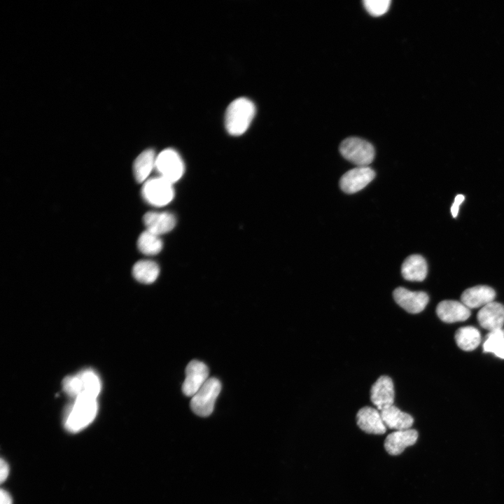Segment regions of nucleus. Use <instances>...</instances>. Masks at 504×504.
<instances>
[{
    "mask_svg": "<svg viewBox=\"0 0 504 504\" xmlns=\"http://www.w3.org/2000/svg\"><path fill=\"white\" fill-rule=\"evenodd\" d=\"M97 411V398L88 396L77 397L67 409L64 426L69 431H80L94 419Z\"/></svg>",
    "mask_w": 504,
    "mask_h": 504,
    "instance_id": "nucleus-1",
    "label": "nucleus"
},
{
    "mask_svg": "<svg viewBox=\"0 0 504 504\" xmlns=\"http://www.w3.org/2000/svg\"><path fill=\"white\" fill-rule=\"evenodd\" d=\"M255 113L253 102L246 97L232 101L227 108L225 125L227 132L234 136L244 134L248 128Z\"/></svg>",
    "mask_w": 504,
    "mask_h": 504,
    "instance_id": "nucleus-2",
    "label": "nucleus"
},
{
    "mask_svg": "<svg viewBox=\"0 0 504 504\" xmlns=\"http://www.w3.org/2000/svg\"><path fill=\"white\" fill-rule=\"evenodd\" d=\"M341 155L357 167H367L374 160L375 151L373 146L358 137H349L340 145Z\"/></svg>",
    "mask_w": 504,
    "mask_h": 504,
    "instance_id": "nucleus-3",
    "label": "nucleus"
},
{
    "mask_svg": "<svg viewBox=\"0 0 504 504\" xmlns=\"http://www.w3.org/2000/svg\"><path fill=\"white\" fill-rule=\"evenodd\" d=\"M220 391V382L215 377L209 378L191 398L190 405L192 412L200 416H209Z\"/></svg>",
    "mask_w": 504,
    "mask_h": 504,
    "instance_id": "nucleus-4",
    "label": "nucleus"
},
{
    "mask_svg": "<svg viewBox=\"0 0 504 504\" xmlns=\"http://www.w3.org/2000/svg\"><path fill=\"white\" fill-rule=\"evenodd\" d=\"M141 195L144 200L150 205L165 206L174 197L173 183L160 176L149 178L144 183Z\"/></svg>",
    "mask_w": 504,
    "mask_h": 504,
    "instance_id": "nucleus-5",
    "label": "nucleus"
},
{
    "mask_svg": "<svg viewBox=\"0 0 504 504\" xmlns=\"http://www.w3.org/2000/svg\"><path fill=\"white\" fill-rule=\"evenodd\" d=\"M160 176L174 183L184 173V163L180 155L172 148H167L156 157L155 167Z\"/></svg>",
    "mask_w": 504,
    "mask_h": 504,
    "instance_id": "nucleus-6",
    "label": "nucleus"
},
{
    "mask_svg": "<svg viewBox=\"0 0 504 504\" xmlns=\"http://www.w3.org/2000/svg\"><path fill=\"white\" fill-rule=\"evenodd\" d=\"M374 176V171L368 166L356 167L342 175L340 187L345 193L353 194L364 188Z\"/></svg>",
    "mask_w": 504,
    "mask_h": 504,
    "instance_id": "nucleus-7",
    "label": "nucleus"
},
{
    "mask_svg": "<svg viewBox=\"0 0 504 504\" xmlns=\"http://www.w3.org/2000/svg\"><path fill=\"white\" fill-rule=\"evenodd\" d=\"M209 379V369L203 362L192 360L186 368V378L182 384L183 394L192 397Z\"/></svg>",
    "mask_w": 504,
    "mask_h": 504,
    "instance_id": "nucleus-8",
    "label": "nucleus"
},
{
    "mask_svg": "<svg viewBox=\"0 0 504 504\" xmlns=\"http://www.w3.org/2000/svg\"><path fill=\"white\" fill-rule=\"evenodd\" d=\"M393 296L396 303L411 314L422 312L427 305L429 298L423 291H411L402 287L396 288Z\"/></svg>",
    "mask_w": 504,
    "mask_h": 504,
    "instance_id": "nucleus-9",
    "label": "nucleus"
},
{
    "mask_svg": "<svg viewBox=\"0 0 504 504\" xmlns=\"http://www.w3.org/2000/svg\"><path fill=\"white\" fill-rule=\"evenodd\" d=\"M370 399L378 410H382L393 405L394 402V386L392 379L388 376H381L372 386Z\"/></svg>",
    "mask_w": 504,
    "mask_h": 504,
    "instance_id": "nucleus-10",
    "label": "nucleus"
},
{
    "mask_svg": "<svg viewBox=\"0 0 504 504\" xmlns=\"http://www.w3.org/2000/svg\"><path fill=\"white\" fill-rule=\"evenodd\" d=\"M418 438V433L414 429L396 430L385 439L384 448L391 455L400 454L406 447L415 444Z\"/></svg>",
    "mask_w": 504,
    "mask_h": 504,
    "instance_id": "nucleus-11",
    "label": "nucleus"
},
{
    "mask_svg": "<svg viewBox=\"0 0 504 504\" xmlns=\"http://www.w3.org/2000/svg\"><path fill=\"white\" fill-rule=\"evenodd\" d=\"M356 422L358 427L363 431L370 434L382 435L386 430L378 410L364 407L359 410L356 414Z\"/></svg>",
    "mask_w": 504,
    "mask_h": 504,
    "instance_id": "nucleus-12",
    "label": "nucleus"
},
{
    "mask_svg": "<svg viewBox=\"0 0 504 504\" xmlns=\"http://www.w3.org/2000/svg\"><path fill=\"white\" fill-rule=\"evenodd\" d=\"M479 325L484 329L493 331L503 328L504 324V306L491 302L480 309L477 313Z\"/></svg>",
    "mask_w": 504,
    "mask_h": 504,
    "instance_id": "nucleus-13",
    "label": "nucleus"
},
{
    "mask_svg": "<svg viewBox=\"0 0 504 504\" xmlns=\"http://www.w3.org/2000/svg\"><path fill=\"white\" fill-rule=\"evenodd\" d=\"M440 319L445 323H455L467 320L471 313L463 303L456 300H444L436 308Z\"/></svg>",
    "mask_w": 504,
    "mask_h": 504,
    "instance_id": "nucleus-14",
    "label": "nucleus"
},
{
    "mask_svg": "<svg viewBox=\"0 0 504 504\" xmlns=\"http://www.w3.org/2000/svg\"><path fill=\"white\" fill-rule=\"evenodd\" d=\"M143 221L146 230L158 236L171 231L176 223V217L169 212H148L144 216Z\"/></svg>",
    "mask_w": 504,
    "mask_h": 504,
    "instance_id": "nucleus-15",
    "label": "nucleus"
},
{
    "mask_svg": "<svg viewBox=\"0 0 504 504\" xmlns=\"http://www.w3.org/2000/svg\"><path fill=\"white\" fill-rule=\"evenodd\" d=\"M496 296L495 290L487 286H476L469 288L461 295V302L469 309L483 307L493 302Z\"/></svg>",
    "mask_w": 504,
    "mask_h": 504,
    "instance_id": "nucleus-16",
    "label": "nucleus"
},
{
    "mask_svg": "<svg viewBox=\"0 0 504 504\" xmlns=\"http://www.w3.org/2000/svg\"><path fill=\"white\" fill-rule=\"evenodd\" d=\"M428 266L426 260L420 255L408 256L401 266L403 278L411 281H422L427 275Z\"/></svg>",
    "mask_w": 504,
    "mask_h": 504,
    "instance_id": "nucleus-17",
    "label": "nucleus"
},
{
    "mask_svg": "<svg viewBox=\"0 0 504 504\" xmlns=\"http://www.w3.org/2000/svg\"><path fill=\"white\" fill-rule=\"evenodd\" d=\"M382 418L386 428L396 430L409 429L413 424L412 416L402 412L395 405H391L380 411Z\"/></svg>",
    "mask_w": 504,
    "mask_h": 504,
    "instance_id": "nucleus-18",
    "label": "nucleus"
},
{
    "mask_svg": "<svg viewBox=\"0 0 504 504\" xmlns=\"http://www.w3.org/2000/svg\"><path fill=\"white\" fill-rule=\"evenodd\" d=\"M155 151L150 148L144 150L135 159L133 164V174L138 183H144L153 169L155 167Z\"/></svg>",
    "mask_w": 504,
    "mask_h": 504,
    "instance_id": "nucleus-19",
    "label": "nucleus"
},
{
    "mask_svg": "<svg viewBox=\"0 0 504 504\" xmlns=\"http://www.w3.org/2000/svg\"><path fill=\"white\" fill-rule=\"evenodd\" d=\"M160 274V268L156 262L149 260L136 262L132 268L134 279L146 284L153 283Z\"/></svg>",
    "mask_w": 504,
    "mask_h": 504,
    "instance_id": "nucleus-20",
    "label": "nucleus"
},
{
    "mask_svg": "<svg viewBox=\"0 0 504 504\" xmlns=\"http://www.w3.org/2000/svg\"><path fill=\"white\" fill-rule=\"evenodd\" d=\"M455 340L458 346L467 351L475 349L481 342L479 331L473 326H465L457 330Z\"/></svg>",
    "mask_w": 504,
    "mask_h": 504,
    "instance_id": "nucleus-21",
    "label": "nucleus"
},
{
    "mask_svg": "<svg viewBox=\"0 0 504 504\" xmlns=\"http://www.w3.org/2000/svg\"><path fill=\"white\" fill-rule=\"evenodd\" d=\"M78 374L82 386V393L80 396L97 398L102 388L101 380L97 374L91 369L83 370Z\"/></svg>",
    "mask_w": 504,
    "mask_h": 504,
    "instance_id": "nucleus-22",
    "label": "nucleus"
},
{
    "mask_svg": "<svg viewBox=\"0 0 504 504\" xmlns=\"http://www.w3.org/2000/svg\"><path fill=\"white\" fill-rule=\"evenodd\" d=\"M163 243L160 236L146 230L139 237L137 247L144 254L148 255H156L162 248Z\"/></svg>",
    "mask_w": 504,
    "mask_h": 504,
    "instance_id": "nucleus-23",
    "label": "nucleus"
},
{
    "mask_svg": "<svg viewBox=\"0 0 504 504\" xmlns=\"http://www.w3.org/2000/svg\"><path fill=\"white\" fill-rule=\"evenodd\" d=\"M485 353H492L504 359V330L503 328L489 331L483 344Z\"/></svg>",
    "mask_w": 504,
    "mask_h": 504,
    "instance_id": "nucleus-24",
    "label": "nucleus"
},
{
    "mask_svg": "<svg viewBox=\"0 0 504 504\" xmlns=\"http://www.w3.org/2000/svg\"><path fill=\"white\" fill-rule=\"evenodd\" d=\"M390 0H365L363 5L366 10L372 16L378 17L386 13L390 6Z\"/></svg>",
    "mask_w": 504,
    "mask_h": 504,
    "instance_id": "nucleus-25",
    "label": "nucleus"
},
{
    "mask_svg": "<svg viewBox=\"0 0 504 504\" xmlns=\"http://www.w3.org/2000/svg\"><path fill=\"white\" fill-rule=\"evenodd\" d=\"M465 200V197L463 195H457L454 199V201L451 206V213L454 218H456L458 213V209L461 204Z\"/></svg>",
    "mask_w": 504,
    "mask_h": 504,
    "instance_id": "nucleus-26",
    "label": "nucleus"
},
{
    "mask_svg": "<svg viewBox=\"0 0 504 504\" xmlns=\"http://www.w3.org/2000/svg\"><path fill=\"white\" fill-rule=\"evenodd\" d=\"M9 472L8 465L6 461L1 459L0 463V481L2 483L8 477Z\"/></svg>",
    "mask_w": 504,
    "mask_h": 504,
    "instance_id": "nucleus-27",
    "label": "nucleus"
},
{
    "mask_svg": "<svg viewBox=\"0 0 504 504\" xmlns=\"http://www.w3.org/2000/svg\"><path fill=\"white\" fill-rule=\"evenodd\" d=\"M1 504H12V499L8 493L3 489L0 492Z\"/></svg>",
    "mask_w": 504,
    "mask_h": 504,
    "instance_id": "nucleus-28",
    "label": "nucleus"
}]
</instances>
